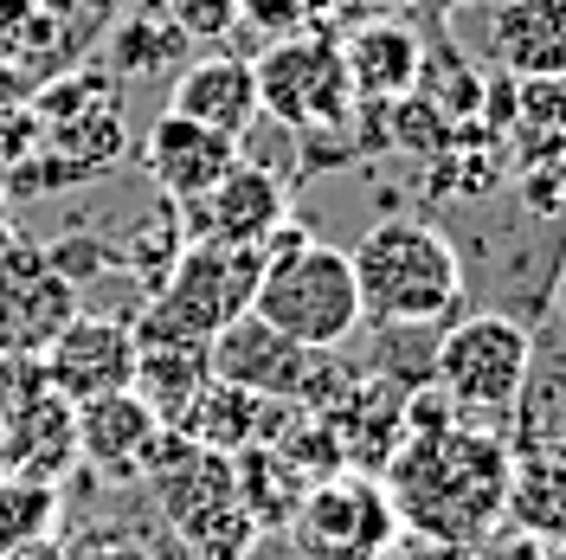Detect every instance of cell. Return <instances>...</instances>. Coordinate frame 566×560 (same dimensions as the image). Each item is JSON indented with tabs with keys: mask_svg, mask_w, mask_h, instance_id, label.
Returning <instances> with one entry per match:
<instances>
[{
	"mask_svg": "<svg viewBox=\"0 0 566 560\" xmlns=\"http://www.w3.org/2000/svg\"><path fill=\"white\" fill-rule=\"evenodd\" d=\"M283 419H290L283 400H258V393H245V386L207 381V393L193 400V413L180 419V432L200 438V445H212V452L239 457V452H251V445H277Z\"/></svg>",
	"mask_w": 566,
	"mask_h": 560,
	"instance_id": "cell-19",
	"label": "cell"
},
{
	"mask_svg": "<svg viewBox=\"0 0 566 560\" xmlns=\"http://www.w3.org/2000/svg\"><path fill=\"white\" fill-rule=\"evenodd\" d=\"M348 265L374 329H444L463 310V251L431 219H374Z\"/></svg>",
	"mask_w": 566,
	"mask_h": 560,
	"instance_id": "cell-2",
	"label": "cell"
},
{
	"mask_svg": "<svg viewBox=\"0 0 566 560\" xmlns=\"http://www.w3.org/2000/svg\"><path fill=\"white\" fill-rule=\"evenodd\" d=\"M534 374V335L528 322L502 310H476L458 315L438 329V349H431V386L444 393V406L458 413V425H495L515 419L522 393Z\"/></svg>",
	"mask_w": 566,
	"mask_h": 560,
	"instance_id": "cell-5",
	"label": "cell"
},
{
	"mask_svg": "<svg viewBox=\"0 0 566 560\" xmlns=\"http://www.w3.org/2000/svg\"><path fill=\"white\" fill-rule=\"evenodd\" d=\"M232 470H239V502L251 509V522L258 528H283L290 522V509H296V496L310 490L296 470L303 464H290L277 445H251V452L232 457Z\"/></svg>",
	"mask_w": 566,
	"mask_h": 560,
	"instance_id": "cell-22",
	"label": "cell"
},
{
	"mask_svg": "<svg viewBox=\"0 0 566 560\" xmlns=\"http://www.w3.org/2000/svg\"><path fill=\"white\" fill-rule=\"evenodd\" d=\"M116 65L123 71H168V65H187V39L175 33V20L161 13V7H148L136 13V27H123L116 33Z\"/></svg>",
	"mask_w": 566,
	"mask_h": 560,
	"instance_id": "cell-24",
	"label": "cell"
},
{
	"mask_svg": "<svg viewBox=\"0 0 566 560\" xmlns=\"http://www.w3.org/2000/svg\"><path fill=\"white\" fill-rule=\"evenodd\" d=\"M387 490L399 502L406 535H419L424 548H476L502 522V496H509V445L483 425H451L438 438H399L387 457Z\"/></svg>",
	"mask_w": 566,
	"mask_h": 560,
	"instance_id": "cell-1",
	"label": "cell"
},
{
	"mask_svg": "<svg viewBox=\"0 0 566 560\" xmlns=\"http://www.w3.org/2000/svg\"><path fill=\"white\" fill-rule=\"evenodd\" d=\"M59 522V484L39 477H0V560L39 548Z\"/></svg>",
	"mask_w": 566,
	"mask_h": 560,
	"instance_id": "cell-23",
	"label": "cell"
},
{
	"mask_svg": "<svg viewBox=\"0 0 566 560\" xmlns=\"http://www.w3.org/2000/svg\"><path fill=\"white\" fill-rule=\"evenodd\" d=\"M39 374H45L52 393H65L71 406L129 393L136 386V329H129V315L77 310L52 335V349L39 354Z\"/></svg>",
	"mask_w": 566,
	"mask_h": 560,
	"instance_id": "cell-11",
	"label": "cell"
},
{
	"mask_svg": "<svg viewBox=\"0 0 566 560\" xmlns=\"http://www.w3.org/2000/svg\"><path fill=\"white\" fill-rule=\"evenodd\" d=\"M180 219H187V239L264 251L271 246V232L290 219V187H283L277 168H264V162H245V155H239V162L212 180L200 200L180 207Z\"/></svg>",
	"mask_w": 566,
	"mask_h": 560,
	"instance_id": "cell-12",
	"label": "cell"
},
{
	"mask_svg": "<svg viewBox=\"0 0 566 560\" xmlns=\"http://www.w3.org/2000/svg\"><path fill=\"white\" fill-rule=\"evenodd\" d=\"M258 271H264V251L187 239L161 290L129 315L136 342H212L226 322H239L251 310Z\"/></svg>",
	"mask_w": 566,
	"mask_h": 560,
	"instance_id": "cell-6",
	"label": "cell"
},
{
	"mask_svg": "<svg viewBox=\"0 0 566 560\" xmlns=\"http://www.w3.org/2000/svg\"><path fill=\"white\" fill-rule=\"evenodd\" d=\"M0 477H7V457H0Z\"/></svg>",
	"mask_w": 566,
	"mask_h": 560,
	"instance_id": "cell-29",
	"label": "cell"
},
{
	"mask_svg": "<svg viewBox=\"0 0 566 560\" xmlns=\"http://www.w3.org/2000/svg\"><path fill=\"white\" fill-rule=\"evenodd\" d=\"M335 45H342V71H348L354 104H399V97H412L424 84V39L406 20H392V13L360 20Z\"/></svg>",
	"mask_w": 566,
	"mask_h": 560,
	"instance_id": "cell-15",
	"label": "cell"
},
{
	"mask_svg": "<svg viewBox=\"0 0 566 560\" xmlns=\"http://www.w3.org/2000/svg\"><path fill=\"white\" fill-rule=\"evenodd\" d=\"M207 361H212V381L245 386L258 400L310 406V413H322V406L354 381L348 367H335V349L328 354L303 349V342H290L283 329H271L258 310H245L239 322H226L207 342Z\"/></svg>",
	"mask_w": 566,
	"mask_h": 560,
	"instance_id": "cell-8",
	"label": "cell"
},
{
	"mask_svg": "<svg viewBox=\"0 0 566 560\" xmlns=\"http://www.w3.org/2000/svg\"><path fill=\"white\" fill-rule=\"evenodd\" d=\"M77 310H84V290L52 265L45 246L33 239L0 246V354L7 361H39Z\"/></svg>",
	"mask_w": 566,
	"mask_h": 560,
	"instance_id": "cell-10",
	"label": "cell"
},
{
	"mask_svg": "<svg viewBox=\"0 0 566 560\" xmlns=\"http://www.w3.org/2000/svg\"><path fill=\"white\" fill-rule=\"evenodd\" d=\"M360 7H374V13H399V7H412V0H360Z\"/></svg>",
	"mask_w": 566,
	"mask_h": 560,
	"instance_id": "cell-26",
	"label": "cell"
},
{
	"mask_svg": "<svg viewBox=\"0 0 566 560\" xmlns=\"http://www.w3.org/2000/svg\"><path fill=\"white\" fill-rule=\"evenodd\" d=\"M7 239H13V232H7V194H0V246H7Z\"/></svg>",
	"mask_w": 566,
	"mask_h": 560,
	"instance_id": "cell-28",
	"label": "cell"
},
{
	"mask_svg": "<svg viewBox=\"0 0 566 560\" xmlns=\"http://www.w3.org/2000/svg\"><path fill=\"white\" fill-rule=\"evenodd\" d=\"M490 59L509 77H566V0H495Z\"/></svg>",
	"mask_w": 566,
	"mask_h": 560,
	"instance_id": "cell-18",
	"label": "cell"
},
{
	"mask_svg": "<svg viewBox=\"0 0 566 560\" xmlns=\"http://www.w3.org/2000/svg\"><path fill=\"white\" fill-rule=\"evenodd\" d=\"M161 432H168L161 413L136 386L109 393V400H91V406H77V464H97L104 477H142V464L155 457Z\"/></svg>",
	"mask_w": 566,
	"mask_h": 560,
	"instance_id": "cell-17",
	"label": "cell"
},
{
	"mask_svg": "<svg viewBox=\"0 0 566 560\" xmlns=\"http://www.w3.org/2000/svg\"><path fill=\"white\" fill-rule=\"evenodd\" d=\"M142 477H148L155 509L175 522V535L187 541L193 560H245L251 541L264 535V528L251 522V509L239 502L232 457L200 445V438H187V432H175V425L161 432V445L142 464Z\"/></svg>",
	"mask_w": 566,
	"mask_h": 560,
	"instance_id": "cell-4",
	"label": "cell"
},
{
	"mask_svg": "<svg viewBox=\"0 0 566 560\" xmlns=\"http://www.w3.org/2000/svg\"><path fill=\"white\" fill-rule=\"evenodd\" d=\"M283 535H290L296 560H392L399 541H406V522H399L387 477L328 470L296 496Z\"/></svg>",
	"mask_w": 566,
	"mask_h": 560,
	"instance_id": "cell-7",
	"label": "cell"
},
{
	"mask_svg": "<svg viewBox=\"0 0 566 560\" xmlns=\"http://www.w3.org/2000/svg\"><path fill=\"white\" fill-rule=\"evenodd\" d=\"M251 310L264 315L271 329H283L303 349H342L360 329V283L342 246H322L303 226L283 219L264 246V271H258V297Z\"/></svg>",
	"mask_w": 566,
	"mask_h": 560,
	"instance_id": "cell-3",
	"label": "cell"
},
{
	"mask_svg": "<svg viewBox=\"0 0 566 560\" xmlns=\"http://www.w3.org/2000/svg\"><path fill=\"white\" fill-rule=\"evenodd\" d=\"M258 116H271L296 136H316V129H342L354 110L348 71H342V45L328 33H283L271 39L258 59Z\"/></svg>",
	"mask_w": 566,
	"mask_h": 560,
	"instance_id": "cell-9",
	"label": "cell"
},
{
	"mask_svg": "<svg viewBox=\"0 0 566 560\" xmlns=\"http://www.w3.org/2000/svg\"><path fill=\"white\" fill-rule=\"evenodd\" d=\"M161 13L175 20V33L187 39V45H193V39H200V45H219V39L239 27V0H168Z\"/></svg>",
	"mask_w": 566,
	"mask_h": 560,
	"instance_id": "cell-25",
	"label": "cell"
},
{
	"mask_svg": "<svg viewBox=\"0 0 566 560\" xmlns=\"http://www.w3.org/2000/svg\"><path fill=\"white\" fill-rule=\"evenodd\" d=\"M547 452H554V457H566V413H560V432L547 438Z\"/></svg>",
	"mask_w": 566,
	"mask_h": 560,
	"instance_id": "cell-27",
	"label": "cell"
},
{
	"mask_svg": "<svg viewBox=\"0 0 566 560\" xmlns=\"http://www.w3.org/2000/svg\"><path fill=\"white\" fill-rule=\"evenodd\" d=\"M207 381H212L207 342H136V393L161 413V425L180 432V419L193 413Z\"/></svg>",
	"mask_w": 566,
	"mask_h": 560,
	"instance_id": "cell-20",
	"label": "cell"
},
{
	"mask_svg": "<svg viewBox=\"0 0 566 560\" xmlns=\"http://www.w3.org/2000/svg\"><path fill=\"white\" fill-rule=\"evenodd\" d=\"M168 110L187 116V123H207V129H219L232 142H245L258 129V71L239 52H200V59H187L175 71Z\"/></svg>",
	"mask_w": 566,
	"mask_h": 560,
	"instance_id": "cell-16",
	"label": "cell"
},
{
	"mask_svg": "<svg viewBox=\"0 0 566 560\" xmlns=\"http://www.w3.org/2000/svg\"><path fill=\"white\" fill-rule=\"evenodd\" d=\"M0 457H7V477H39V484H59L77 464V406L45 386L39 361L20 386V400H13L7 425H0Z\"/></svg>",
	"mask_w": 566,
	"mask_h": 560,
	"instance_id": "cell-13",
	"label": "cell"
},
{
	"mask_svg": "<svg viewBox=\"0 0 566 560\" xmlns=\"http://www.w3.org/2000/svg\"><path fill=\"white\" fill-rule=\"evenodd\" d=\"M502 522L534 535L541 548L566 541V457L528 452L522 464H509V496H502Z\"/></svg>",
	"mask_w": 566,
	"mask_h": 560,
	"instance_id": "cell-21",
	"label": "cell"
},
{
	"mask_svg": "<svg viewBox=\"0 0 566 560\" xmlns=\"http://www.w3.org/2000/svg\"><path fill=\"white\" fill-rule=\"evenodd\" d=\"M239 155H245V148L232 136H219L207 123H187L175 110H161V116L148 123V136H142V168L161 187V200H175V207L200 200Z\"/></svg>",
	"mask_w": 566,
	"mask_h": 560,
	"instance_id": "cell-14",
	"label": "cell"
}]
</instances>
